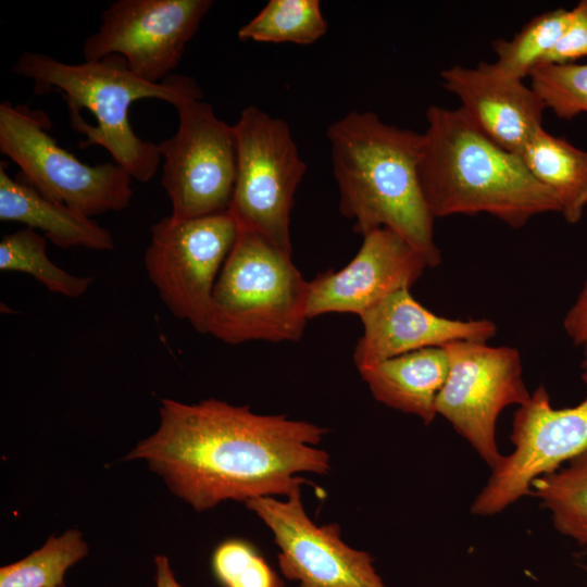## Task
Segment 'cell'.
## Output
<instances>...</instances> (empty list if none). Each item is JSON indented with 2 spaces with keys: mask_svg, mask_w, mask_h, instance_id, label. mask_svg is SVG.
Segmentation results:
<instances>
[{
  "mask_svg": "<svg viewBox=\"0 0 587 587\" xmlns=\"http://www.w3.org/2000/svg\"><path fill=\"white\" fill-rule=\"evenodd\" d=\"M326 432L212 398L196 404L162 399L159 428L126 459H145L200 512L227 499L287 496L304 482L298 474H326L329 455L316 448Z\"/></svg>",
  "mask_w": 587,
  "mask_h": 587,
  "instance_id": "1",
  "label": "cell"
},
{
  "mask_svg": "<svg viewBox=\"0 0 587 587\" xmlns=\"http://www.w3.org/2000/svg\"><path fill=\"white\" fill-rule=\"evenodd\" d=\"M339 210L364 236L388 228L408 241L428 267L441 262L434 221L420 179L423 134L351 111L327 128Z\"/></svg>",
  "mask_w": 587,
  "mask_h": 587,
  "instance_id": "2",
  "label": "cell"
},
{
  "mask_svg": "<svg viewBox=\"0 0 587 587\" xmlns=\"http://www.w3.org/2000/svg\"><path fill=\"white\" fill-rule=\"evenodd\" d=\"M426 121L420 179L435 218L487 213L521 228L536 215L560 212L521 154L494 142L461 108L430 105Z\"/></svg>",
  "mask_w": 587,
  "mask_h": 587,
  "instance_id": "3",
  "label": "cell"
},
{
  "mask_svg": "<svg viewBox=\"0 0 587 587\" xmlns=\"http://www.w3.org/2000/svg\"><path fill=\"white\" fill-rule=\"evenodd\" d=\"M12 71L33 80L36 93L58 89L67 104L72 128L86 136L79 147L104 148L115 163L140 183L154 177L161 155L158 143L142 140L132 128V103L155 98L175 108L203 98L195 78L171 75L152 84L137 76L117 54L68 64L43 53L23 51Z\"/></svg>",
  "mask_w": 587,
  "mask_h": 587,
  "instance_id": "4",
  "label": "cell"
},
{
  "mask_svg": "<svg viewBox=\"0 0 587 587\" xmlns=\"http://www.w3.org/2000/svg\"><path fill=\"white\" fill-rule=\"evenodd\" d=\"M291 255L238 228L213 289L208 334L229 345L299 340L309 320L310 282Z\"/></svg>",
  "mask_w": 587,
  "mask_h": 587,
  "instance_id": "5",
  "label": "cell"
},
{
  "mask_svg": "<svg viewBox=\"0 0 587 587\" xmlns=\"http://www.w3.org/2000/svg\"><path fill=\"white\" fill-rule=\"evenodd\" d=\"M49 127L42 111L0 104V151L18 165L22 180L88 217L127 208L133 197L127 171L115 162L84 163L53 139Z\"/></svg>",
  "mask_w": 587,
  "mask_h": 587,
  "instance_id": "6",
  "label": "cell"
},
{
  "mask_svg": "<svg viewBox=\"0 0 587 587\" xmlns=\"http://www.w3.org/2000/svg\"><path fill=\"white\" fill-rule=\"evenodd\" d=\"M233 126L237 174L228 213L239 229L257 233L292 254L290 213L307 165L289 125L250 105Z\"/></svg>",
  "mask_w": 587,
  "mask_h": 587,
  "instance_id": "7",
  "label": "cell"
},
{
  "mask_svg": "<svg viewBox=\"0 0 587 587\" xmlns=\"http://www.w3.org/2000/svg\"><path fill=\"white\" fill-rule=\"evenodd\" d=\"M238 234L227 212L195 218L165 216L151 227L145 267L163 303L208 334L213 289Z\"/></svg>",
  "mask_w": 587,
  "mask_h": 587,
  "instance_id": "8",
  "label": "cell"
},
{
  "mask_svg": "<svg viewBox=\"0 0 587 587\" xmlns=\"http://www.w3.org/2000/svg\"><path fill=\"white\" fill-rule=\"evenodd\" d=\"M444 348L449 373L436 401L437 415L494 469L502 457L496 439L500 413L509 405L525 404L532 396L524 383L521 353L514 347L482 341H455Z\"/></svg>",
  "mask_w": 587,
  "mask_h": 587,
  "instance_id": "9",
  "label": "cell"
},
{
  "mask_svg": "<svg viewBox=\"0 0 587 587\" xmlns=\"http://www.w3.org/2000/svg\"><path fill=\"white\" fill-rule=\"evenodd\" d=\"M176 133L158 143L163 158L161 184L177 218L227 212L237 174L234 126L220 120L212 105L191 100L175 107Z\"/></svg>",
  "mask_w": 587,
  "mask_h": 587,
  "instance_id": "10",
  "label": "cell"
},
{
  "mask_svg": "<svg viewBox=\"0 0 587 587\" xmlns=\"http://www.w3.org/2000/svg\"><path fill=\"white\" fill-rule=\"evenodd\" d=\"M582 379L587 389V375L582 374ZM510 438L514 449L491 469L472 503L475 515L500 513L530 495L534 480L587 451V394L574 407L555 409L540 385L515 411Z\"/></svg>",
  "mask_w": 587,
  "mask_h": 587,
  "instance_id": "11",
  "label": "cell"
},
{
  "mask_svg": "<svg viewBox=\"0 0 587 587\" xmlns=\"http://www.w3.org/2000/svg\"><path fill=\"white\" fill-rule=\"evenodd\" d=\"M212 0H118L101 14L83 45L85 61L123 57L140 78L160 84L171 76Z\"/></svg>",
  "mask_w": 587,
  "mask_h": 587,
  "instance_id": "12",
  "label": "cell"
},
{
  "mask_svg": "<svg viewBox=\"0 0 587 587\" xmlns=\"http://www.w3.org/2000/svg\"><path fill=\"white\" fill-rule=\"evenodd\" d=\"M245 503L272 532L279 569L299 587H386L372 555L346 545L337 523L317 526L307 515L300 486L285 501L258 497Z\"/></svg>",
  "mask_w": 587,
  "mask_h": 587,
  "instance_id": "13",
  "label": "cell"
},
{
  "mask_svg": "<svg viewBox=\"0 0 587 587\" xmlns=\"http://www.w3.org/2000/svg\"><path fill=\"white\" fill-rule=\"evenodd\" d=\"M426 267L424 258L401 236L385 227L372 230L344 268L310 282L308 319L326 313L361 316L390 295L410 289Z\"/></svg>",
  "mask_w": 587,
  "mask_h": 587,
  "instance_id": "14",
  "label": "cell"
},
{
  "mask_svg": "<svg viewBox=\"0 0 587 587\" xmlns=\"http://www.w3.org/2000/svg\"><path fill=\"white\" fill-rule=\"evenodd\" d=\"M360 319L363 333L353 351L357 367L455 341L487 342L497 334V325L487 319L435 314L415 300L410 289L390 295Z\"/></svg>",
  "mask_w": 587,
  "mask_h": 587,
  "instance_id": "15",
  "label": "cell"
},
{
  "mask_svg": "<svg viewBox=\"0 0 587 587\" xmlns=\"http://www.w3.org/2000/svg\"><path fill=\"white\" fill-rule=\"evenodd\" d=\"M442 86L461 101L469 120L500 147L521 153L542 127L546 109L540 97L522 79L509 77L492 63L475 67L454 65L441 71Z\"/></svg>",
  "mask_w": 587,
  "mask_h": 587,
  "instance_id": "16",
  "label": "cell"
},
{
  "mask_svg": "<svg viewBox=\"0 0 587 587\" xmlns=\"http://www.w3.org/2000/svg\"><path fill=\"white\" fill-rule=\"evenodd\" d=\"M358 370L377 401L413 414L425 425L435 420L436 401L449 373L444 347L412 351Z\"/></svg>",
  "mask_w": 587,
  "mask_h": 587,
  "instance_id": "17",
  "label": "cell"
},
{
  "mask_svg": "<svg viewBox=\"0 0 587 587\" xmlns=\"http://www.w3.org/2000/svg\"><path fill=\"white\" fill-rule=\"evenodd\" d=\"M0 220L20 222L43 232L55 246L68 249L109 251L114 248L111 233L80 212L46 198L20 178L0 167Z\"/></svg>",
  "mask_w": 587,
  "mask_h": 587,
  "instance_id": "18",
  "label": "cell"
},
{
  "mask_svg": "<svg viewBox=\"0 0 587 587\" xmlns=\"http://www.w3.org/2000/svg\"><path fill=\"white\" fill-rule=\"evenodd\" d=\"M520 154L532 175L554 195L565 222H579L587 207V151L541 127Z\"/></svg>",
  "mask_w": 587,
  "mask_h": 587,
  "instance_id": "19",
  "label": "cell"
},
{
  "mask_svg": "<svg viewBox=\"0 0 587 587\" xmlns=\"http://www.w3.org/2000/svg\"><path fill=\"white\" fill-rule=\"evenodd\" d=\"M530 495L550 512L559 533L587 547V451L534 480Z\"/></svg>",
  "mask_w": 587,
  "mask_h": 587,
  "instance_id": "20",
  "label": "cell"
},
{
  "mask_svg": "<svg viewBox=\"0 0 587 587\" xmlns=\"http://www.w3.org/2000/svg\"><path fill=\"white\" fill-rule=\"evenodd\" d=\"M327 23L319 0H271L238 30L240 40L311 45L324 36Z\"/></svg>",
  "mask_w": 587,
  "mask_h": 587,
  "instance_id": "21",
  "label": "cell"
},
{
  "mask_svg": "<svg viewBox=\"0 0 587 587\" xmlns=\"http://www.w3.org/2000/svg\"><path fill=\"white\" fill-rule=\"evenodd\" d=\"M571 16V10L563 8L546 11L528 21L512 39L494 40L497 60L492 65L500 73L523 80L558 42Z\"/></svg>",
  "mask_w": 587,
  "mask_h": 587,
  "instance_id": "22",
  "label": "cell"
},
{
  "mask_svg": "<svg viewBox=\"0 0 587 587\" xmlns=\"http://www.w3.org/2000/svg\"><path fill=\"white\" fill-rule=\"evenodd\" d=\"M46 248L45 237L29 227L7 234L0 241V270L26 273L51 292L67 298L84 295L93 278L65 272L48 258Z\"/></svg>",
  "mask_w": 587,
  "mask_h": 587,
  "instance_id": "23",
  "label": "cell"
},
{
  "mask_svg": "<svg viewBox=\"0 0 587 587\" xmlns=\"http://www.w3.org/2000/svg\"><path fill=\"white\" fill-rule=\"evenodd\" d=\"M88 547L78 530L70 529L26 558L0 569V587H64L66 570L84 558Z\"/></svg>",
  "mask_w": 587,
  "mask_h": 587,
  "instance_id": "24",
  "label": "cell"
},
{
  "mask_svg": "<svg viewBox=\"0 0 587 587\" xmlns=\"http://www.w3.org/2000/svg\"><path fill=\"white\" fill-rule=\"evenodd\" d=\"M530 87L559 118L587 113V64L537 66L528 76Z\"/></svg>",
  "mask_w": 587,
  "mask_h": 587,
  "instance_id": "25",
  "label": "cell"
},
{
  "mask_svg": "<svg viewBox=\"0 0 587 587\" xmlns=\"http://www.w3.org/2000/svg\"><path fill=\"white\" fill-rule=\"evenodd\" d=\"M212 564L226 587H274L278 578L251 545L238 539L220 545Z\"/></svg>",
  "mask_w": 587,
  "mask_h": 587,
  "instance_id": "26",
  "label": "cell"
},
{
  "mask_svg": "<svg viewBox=\"0 0 587 587\" xmlns=\"http://www.w3.org/2000/svg\"><path fill=\"white\" fill-rule=\"evenodd\" d=\"M571 12L566 29L538 66L567 64L587 57V0H580Z\"/></svg>",
  "mask_w": 587,
  "mask_h": 587,
  "instance_id": "27",
  "label": "cell"
},
{
  "mask_svg": "<svg viewBox=\"0 0 587 587\" xmlns=\"http://www.w3.org/2000/svg\"><path fill=\"white\" fill-rule=\"evenodd\" d=\"M563 327L574 346L587 344V274L578 297L564 316Z\"/></svg>",
  "mask_w": 587,
  "mask_h": 587,
  "instance_id": "28",
  "label": "cell"
},
{
  "mask_svg": "<svg viewBox=\"0 0 587 587\" xmlns=\"http://www.w3.org/2000/svg\"><path fill=\"white\" fill-rule=\"evenodd\" d=\"M157 587H182L174 577L168 560L164 555L155 557Z\"/></svg>",
  "mask_w": 587,
  "mask_h": 587,
  "instance_id": "29",
  "label": "cell"
},
{
  "mask_svg": "<svg viewBox=\"0 0 587 587\" xmlns=\"http://www.w3.org/2000/svg\"><path fill=\"white\" fill-rule=\"evenodd\" d=\"M583 347H584V359L582 361V370H583L582 374L587 375V344H585Z\"/></svg>",
  "mask_w": 587,
  "mask_h": 587,
  "instance_id": "30",
  "label": "cell"
},
{
  "mask_svg": "<svg viewBox=\"0 0 587 587\" xmlns=\"http://www.w3.org/2000/svg\"><path fill=\"white\" fill-rule=\"evenodd\" d=\"M274 587H284V584H283V582H282L279 578H277V580H276Z\"/></svg>",
  "mask_w": 587,
  "mask_h": 587,
  "instance_id": "31",
  "label": "cell"
}]
</instances>
